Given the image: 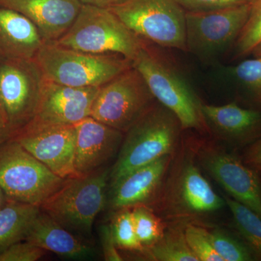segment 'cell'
Here are the masks:
<instances>
[{
    "label": "cell",
    "instance_id": "cell-1",
    "mask_svg": "<svg viewBox=\"0 0 261 261\" xmlns=\"http://www.w3.org/2000/svg\"><path fill=\"white\" fill-rule=\"evenodd\" d=\"M181 124L171 111L153 105L128 128L110 173V187L134 170L171 153Z\"/></svg>",
    "mask_w": 261,
    "mask_h": 261
},
{
    "label": "cell",
    "instance_id": "cell-2",
    "mask_svg": "<svg viewBox=\"0 0 261 261\" xmlns=\"http://www.w3.org/2000/svg\"><path fill=\"white\" fill-rule=\"evenodd\" d=\"M55 44L92 54H117L133 61L146 42L108 8L82 4L73 25Z\"/></svg>",
    "mask_w": 261,
    "mask_h": 261
},
{
    "label": "cell",
    "instance_id": "cell-3",
    "mask_svg": "<svg viewBox=\"0 0 261 261\" xmlns=\"http://www.w3.org/2000/svg\"><path fill=\"white\" fill-rule=\"evenodd\" d=\"M34 59L46 80L73 87H102L132 67L121 55L92 54L44 42Z\"/></svg>",
    "mask_w": 261,
    "mask_h": 261
},
{
    "label": "cell",
    "instance_id": "cell-4",
    "mask_svg": "<svg viewBox=\"0 0 261 261\" xmlns=\"http://www.w3.org/2000/svg\"><path fill=\"white\" fill-rule=\"evenodd\" d=\"M111 170L102 168L89 176L65 178L40 209L70 232L92 238L94 220L108 205Z\"/></svg>",
    "mask_w": 261,
    "mask_h": 261
},
{
    "label": "cell",
    "instance_id": "cell-5",
    "mask_svg": "<svg viewBox=\"0 0 261 261\" xmlns=\"http://www.w3.org/2000/svg\"><path fill=\"white\" fill-rule=\"evenodd\" d=\"M64 181L12 137L0 144V188L9 200L40 207Z\"/></svg>",
    "mask_w": 261,
    "mask_h": 261
},
{
    "label": "cell",
    "instance_id": "cell-6",
    "mask_svg": "<svg viewBox=\"0 0 261 261\" xmlns=\"http://www.w3.org/2000/svg\"><path fill=\"white\" fill-rule=\"evenodd\" d=\"M154 99L176 116L181 128H198L202 123L198 97L174 68L150 47L147 41L132 61Z\"/></svg>",
    "mask_w": 261,
    "mask_h": 261
},
{
    "label": "cell",
    "instance_id": "cell-7",
    "mask_svg": "<svg viewBox=\"0 0 261 261\" xmlns=\"http://www.w3.org/2000/svg\"><path fill=\"white\" fill-rule=\"evenodd\" d=\"M108 9L144 40L186 51V11L176 0H124Z\"/></svg>",
    "mask_w": 261,
    "mask_h": 261
},
{
    "label": "cell",
    "instance_id": "cell-8",
    "mask_svg": "<svg viewBox=\"0 0 261 261\" xmlns=\"http://www.w3.org/2000/svg\"><path fill=\"white\" fill-rule=\"evenodd\" d=\"M154 99L143 77L132 66L100 87L90 116L126 133Z\"/></svg>",
    "mask_w": 261,
    "mask_h": 261
},
{
    "label": "cell",
    "instance_id": "cell-9",
    "mask_svg": "<svg viewBox=\"0 0 261 261\" xmlns=\"http://www.w3.org/2000/svg\"><path fill=\"white\" fill-rule=\"evenodd\" d=\"M252 1L211 11L186 12V50L202 61L222 54L236 42L247 23Z\"/></svg>",
    "mask_w": 261,
    "mask_h": 261
},
{
    "label": "cell",
    "instance_id": "cell-10",
    "mask_svg": "<svg viewBox=\"0 0 261 261\" xmlns=\"http://www.w3.org/2000/svg\"><path fill=\"white\" fill-rule=\"evenodd\" d=\"M44 81L34 58H0V100L13 134L34 118Z\"/></svg>",
    "mask_w": 261,
    "mask_h": 261
},
{
    "label": "cell",
    "instance_id": "cell-11",
    "mask_svg": "<svg viewBox=\"0 0 261 261\" xmlns=\"http://www.w3.org/2000/svg\"><path fill=\"white\" fill-rule=\"evenodd\" d=\"M11 137L60 177L65 179L76 176L74 125L30 122Z\"/></svg>",
    "mask_w": 261,
    "mask_h": 261
},
{
    "label": "cell",
    "instance_id": "cell-12",
    "mask_svg": "<svg viewBox=\"0 0 261 261\" xmlns=\"http://www.w3.org/2000/svg\"><path fill=\"white\" fill-rule=\"evenodd\" d=\"M200 158L206 171L232 199L261 219V181L257 171L219 149L207 147L200 151Z\"/></svg>",
    "mask_w": 261,
    "mask_h": 261
},
{
    "label": "cell",
    "instance_id": "cell-13",
    "mask_svg": "<svg viewBox=\"0 0 261 261\" xmlns=\"http://www.w3.org/2000/svg\"><path fill=\"white\" fill-rule=\"evenodd\" d=\"M99 89L100 87H69L45 79L35 115L30 122L41 124H76L91 116Z\"/></svg>",
    "mask_w": 261,
    "mask_h": 261
},
{
    "label": "cell",
    "instance_id": "cell-14",
    "mask_svg": "<svg viewBox=\"0 0 261 261\" xmlns=\"http://www.w3.org/2000/svg\"><path fill=\"white\" fill-rule=\"evenodd\" d=\"M74 170L86 176L102 169L121 148L124 132L101 123L92 116L74 125Z\"/></svg>",
    "mask_w": 261,
    "mask_h": 261
},
{
    "label": "cell",
    "instance_id": "cell-15",
    "mask_svg": "<svg viewBox=\"0 0 261 261\" xmlns=\"http://www.w3.org/2000/svg\"><path fill=\"white\" fill-rule=\"evenodd\" d=\"M0 5L25 15L44 42H56L73 25L82 6L80 0H0Z\"/></svg>",
    "mask_w": 261,
    "mask_h": 261
},
{
    "label": "cell",
    "instance_id": "cell-16",
    "mask_svg": "<svg viewBox=\"0 0 261 261\" xmlns=\"http://www.w3.org/2000/svg\"><path fill=\"white\" fill-rule=\"evenodd\" d=\"M169 154L134 170L111 187L108 205L114 211L144 205L151 198L166 173Z\"/></svg>",
    "mask_w": 261,
    "mask_h": 261
},
{
    "label": "cell",
    "instance_id": "cell-17",
    "mask_svg": "<svg viewBox=\"0 0 261 261\" xmlns=\"http://www.w3.org/2000/svg\"><path fill=\"white\" fill-rule=\"evenodd\" d=\"M25 241L68 258H90L96 254L94 247L76 238L42 210L29 228Z\"/></svg>",
    "mask_w": 261,
    "mask_h": 261
},
{
    "label": "cell",
    "instance_id": "cell-18",
    "mask_svg": "<svg viewBox=\"0 0 261 261\" xmlns=\"http://www.w3.org/2000/svg\"><path fill=\"white\" fill-rule=\"evenodd\" d=\"M44 43L29 18L0 5V58H34Z\"/></svg>",
    "mask_w": 261,
    "mask_h": 261
},
{
    "label": "cell",
    "instance_id": "cell-19",
    "mask_svg": "<svg viewBox=\"0 0 261 261\" xmlns=\"http://www.w3.org/2000/svg\"><path fill=\"white\" fill-rule=\"evenodd\" d=\"M176 194L178 205L189 214H210L222 208L226 204L192 161L182 168Z\"/></svg>",
    "mask_w": 261,
    "mask_h": 261
},
{
    "label": "cell",
    "instance_id": "cell-20",
    "mask_svg": "<svg viewBox=\"0 0 261 261\" xmlns=\"http://www.w3.org/2000/svg\"><path fill=\"white\" fill-rule=\"evenodd\" d=\"M202 117L215 129L231 138L244 140L252 137L261 126V113L231 102L221 106L202 103Z\"/></svg>",
    "mask_w": 261,
    "mask_h": 261
},
{
    "label": "cell",
    "instance_id": "cell-21",
    "mask_svg": "<svg viewBox=\"0 0 261 261\" xmlns=\"http://www.w3.org/2000/svg\"><path fill=\"white\" fill-rule=\"evenodd\" d=\"M40 207L9 200L0 209V253L24 241Z\"/></svg>",
    "mask_w": 261,
    "mask_h": 261
},
{
    "label": "cell",
    "instance_id": "cell-22",
    "mask_svg": "<svg viewBox=\"0 0 261 261\" xmlns=\"http://www.w3.org/2000/svg\"><path fill=\"white\" fill-rule=\"evenodd\" d=\"M147 257L157 261H199L190 250L185 231L171 228L164 231L162 238L152 246L143 248Z\"/></svg>",
    "mask_w": 261,
    "mask_h": 261
},
{
    "label": "cell",
    "instance_id": "cell-23",
    "mask_svg": "<svg viewBox=\"0 0 261 261\" xmlns=\"http://www.w3.org/2000/svg\"><path fill=\"white\" fill-rule=\"evenodd\" d=\"M226 205L231 211L235 227L251 250L254 257L261 259V219L246 206L224 196Z\"/></svg>",
    "mask_w": 261,
    "mask_h": 261
},
{
    "label": "cell",
    "instance_id": "cell-24",
    "mask_svg": "<svg viewBox=\"0 0 261 261\" xmlns=\"http://www.w3.org/2000/svg\"><path fill=\"white\" fill-rule=\"evenodd\" d=\"M110 226L118 248L130 251H142L143 247L136 233L133 214L130 207L116 210V214L111 219Z\"/></svg>",
    "mask_w": 261,
    "mask_h": 261
},
{
    "label": "cell",
    "instance_id": "cell-25",
    "mask_svg": "<svg viewBox=\"0 0 261 261\" xmlns=\"http://www.w3.org/2000/svg\"><path fill=\"white\" fill-rule=\"evenodd\" d=\"M136 233L143 248L152 246L162 238V223L149 208L140 205L132 209Z\"/></svg>",
    "mask_w": 261,
    "mask_h": 261
},
{
    "label": "cell",
    "instance_id": "cell-26",
    "mask_svg": "<svg viewBox=\"0 0 261 261\" xmlns=\"http://www.w3.org/2000/svg\"><path fill=\"white\" fill-rule=\"evenodd\" d=\"M211 243L223 261H250L255 257L246 245L220 228L210 231Z\"/></svg>",
    "mask_w": 261,
    "mask_h": 261
},
{
    "label": "cell",
    "instance_id": "cell-27",
    "mask_svg": "<svg viewBox=\"0 0 261 261\" xmlns=\"http://www.w3.org/2000/svg\"><path fill=\"white\" fill-rule=\"evenodd\" d=\"M235 42L238 57L252 53L261 42V0H252L247 23Z\"/></svg>",
    "mask_w": 261,
    "mask_h": 261
},
{
    "label": "cell",
    "instance_id": "cell-28",
    "mask_svg": "<svg viewBox=\"0 0 261 261\" xmlns=\"http://www.w3.org/2000/svg\"><path fill=\"white\" fill-rule=\"evenodd\" d=\"M185 234L190 250L199 261H223L213 246L210 231L200 226L189 225Z\"/></svg>",
    "mask_w": 261,
    "mask_h": 261
},
{
    "label": "cell",
    "instance_id": "cell-29",
    "mask_svg": "<svg viewBox=\"0 0 261 261\" xmlns=\"http://www.w3.org/2000/svg\"><path fill=\"white\" fill-rule=\"evenodd\" d=\"M239 83L261 99V58L247 60L231 69Z\"/></svg>",
    "mask_w": 261,
    "mask_h": 261
},
{
    "label": "cell",
    "instance_id": "cell-30",
    "mask_svg": "<svg viewBox=\"0 0 261 261\" xmlns=\"http://www.w3.org/2000/svg\"><path fill=\"white\" fill-rule=\"evenodd\" d=\"M46 250L29 242L15 243L0 253V261H37L42 258Z\"/></svg>",
    "mask_w": 261,
    "mask_h": 261
},
{
    "label": "cell",
    "instance_id": "cell-31",
    "mask_svg": "<svg viewBox=\"0 0 261 261\" xmlns=\"http://www.w3.org/2000/svg\"><path fill=\"white\" fill-rule=\"evenodd\" d=\"M186 12L211 11L250 3L252 0H176Z\"/></svg>",
    "mask_w": 261,
    "mask_h": 261
},
{
    "label": "cell",
    "instance_id": "cell-32",
    "mask_svg": "<svg viewBox=\"0 0 261 261\" xmlns=\"http://www.w3.org/2000/svg\"><path fill=\"white\" fill-rule=\"evenodd\" d=\"M100 239L105 260L107 261L123 260L121 255L117 250L118 247L115 243L110 225H104V226H101Z\"/></svg>",
    "mask_w": 261,
    "mask_h": 261
},
{
    "label": "cell",
    "instance_id": "cell-33",
    "mask_svg": "<svg viewBox=\"0 0 261 261\" xmlns=\"http://www.w3.org/2000/svg\"><path fill=\"white\" fill-rule=\"evenodd\" d=\"M245 164L257 172H261V139L247 149L245 155Z\"/></svg>",
    "mask_w": 261,
    "mask_h": 261
},
{
    "label": "cell",
    "instance_id": "cell-34",
    "mask_svg": "<svg viewBox=\"0 0 261 261\" xmlns=\"http://www.w3.org/2000/svg\"><path fill=\"white\" fill-rule=\"evenodd\" d=\"M83 5H94L100 8H110L119 4L124 0H80Z\"/></svg>",
    "mask_w": 261,
    "mask_h": 261
},
{
    "label": "cell",
    "instance_id": "cell-35",
    "mask_svg": "<svg viewBox=\"0 0 261 261\" xmlns=\"http://www.w3.org/2000/svg\"><path fill=\"white\" fill-rule=\"evenodd\" d=\"M8 128V121L7 118L6 113H5L4 108L0 100V129H4Z\"/></svg>",
    "mask_w": 261,
    "mask_h": 261
},
{
    "label": "cell",
    "instance_id": "cell-36",
    "mask_svg": "<svg viewBox=\"0 0 261 261\" xmlns=\"http://www.w3.org/2000/svg\"><path fill=\"white\" fill-rule=\"evenodd\" d=\"M13 135V132L9 128H4L0 129V144L3 143L5 140L9 139Z\"/></svg>",
    "mask_w": 261,
    "mask_h": 261
},
{
    "label": "cell",
    "instance_id": "cell-37",
    "mask_svg": "<svg viewBox=\"0 0 261 261\" xmlns=\"http://www.w3.org/2000/svg\"><path fill=\"white\" fill-rule=\"evenodd\" d=\"M7 200H8V197L5 195L4 191L0 188V209L3 207Z\"/></svg>",
    "mask_w": 261,
    "mask_h": 261
},
{
    "label": "cell",
    "instance_id": "cell-38",
    "mask_svg": "<svg viewBox=\"0 0 261 261\" xmlns=\"http://www.w3.org/2000/svg\"><path fill=\"white\" fill-rule=\"evenodd\" d=\"M252 53L254 54L255 58H261V42L260 44H257L255 49H253V51H252Z\"/></svg>",
    "mask_w": 261,
    "mask_h": 261
}]
</instances>
